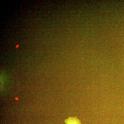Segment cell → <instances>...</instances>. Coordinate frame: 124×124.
<instances>
[{
	"label": "cell",
	"instance_id": "obj_1",
	"mask_svg": "<svg viewBox=\"0 0 124 124\" xmlns=\"http://www.w3.org/2000/svg\"><path fill=\"white\" fill-rule=\"evenodd\" d=\"M66 124H80L79 121L75 117H70L66 120Z\"/></svg>",
	"mask_w": 124,
	"mask_h": 124
}]
</instances>
